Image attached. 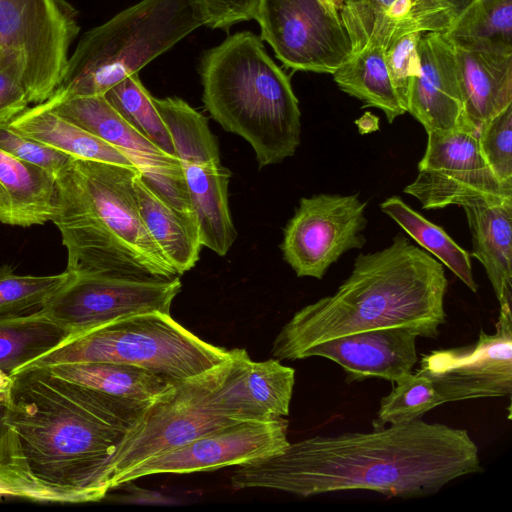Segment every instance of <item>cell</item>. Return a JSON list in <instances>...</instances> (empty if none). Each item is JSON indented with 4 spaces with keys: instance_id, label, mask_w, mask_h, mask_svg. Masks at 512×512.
I'll return each mask as SVG.
<instances>
[{
    "instance_id": "6da1fadb",
    "label": "cell",
    "mask_w": 512,
    "mask_h": 512,
    "mask_svg": "<svg viewBox=\"0 0 512 512\" xmlns=\"http://www.w3.org/2000/svg\"><path fill=\"white\" fill-rule=\"evenodd\" d=\"M482 470L467 430L418 418L289 443L281 453L238 466L230 480L236 490L268 488L300 497L369 490L416 498Z\"/></svg>"
},
{
    "instance_id": "7a4b0ae2",
    "label": "cell",
    "mask_w": 512,
    "mask_h": 512,
    "mask_svg": "<svg viewBox=\"0 0 512 512\" xmlns=\"http://www.w3.org/2000/svg\"><path fill=\"white\" fill-rule=\"evenodd\" d=\"M12 376L6 422L32 472L49 485L103 499L105 463L151 401L112 396L48 367H26Z\"/></svg>"
},
{
    "instance_id": "3957f363",
    "label": "cell",
    "mask_w": 512,
    "mask_h": 512,
    "mask_svg": "<svg viewBox=\"0 0 512 512\" xmlns=\"http://www.w3.org/2000/svg\"><path fill=\"white\" fill-rule=\"evenodd\" d=\"M447 288L443 264L399 233L386 248L359 254L334 294L298 310L276 336L271 354L300 360L316 344L387 327L437 338L446 322Z\"/></svg>"
},
{
    "instance_id": "277c9868",
    "label": "cell",
    "mask_w": 512,
    "mask_h": 512,
    "mask_svg": "<svg viewBox=\"0 0 512 512\" xmlns=\"http://www.w3.org/2000/svg\"><path fill=\"white\" fill-rule=\"evenodd\" d=\"M137 168L73 159L57 175L52 222L75 275L180 277L146 230L133 188Z\"/></svg>"
},
{
    "instance_id": "5b68a950",
    "label": "cell",
    "mask_w": 512,
    "mask_h": 512,
    "mask_svg": "<svg viewBox=\"0 0 512 512\" xmlns=\"http://www.w3.org/2000/svg\"><path fill=\"white\" fill-rule=\"evenodd\" d=\"M199 73L202 100L227 132L253 148L259 168L295 154L301 141V112L290 78L250 31L227 37L204 52Z\"/></svg>"
},
{
    "instance_id": "8992f818",
    "label": "cell",
    "mask_w": 512,
    "mask_h": 512,
    "mask_svg": "<svg viewBox=\"0 0 512 512\" xmlns=\"http://www.w3.org/2000/svg\"><path fill=\"white\" fill-rule=\"evenodd\" d=\"M202 25L192 0H141L81 37L60 83L40 105L105 95Z\"/></svg>"
},
{
    "instance_id": "52a82bcc",
    "label": "cell",
    "mask_w": 512,
    "mask_h": 512,
    "mask_svg": "<svg viewBox=\"0 0 512 512\" xmlns=\"http://www.w3.org/2000/svg\"><path fill=\"white\" fill-rule=\"evenodd\" d=\"M229 356L230 350L203 341L170 314L147 312L70 338L23 368L109 362L137 366L181 381L209 370Z\"/></svg>"
},
{
    "instance_id": "ba28073f",
    "label": "cell",
    "mask_w": 512,
    "mask_h": 512,
    "mask_svg": "<svg viewBox=\"0 0 512 512\" xmlns=\"http://www.w3.org/2000/svg\"><path fill=\"white\" fill-rule=\"evenodd\" d=\"M235 349L222 363L176 382L151 401L105 463L101 486L114 488L119 476L141 462L203 434L248 421L225 404L222 386L231 371Z\"/></svg>"
},
{
    "instance_id": "9c48e42d",
    "label": "cell",
    "mask_w": 512,
    "mask_h": 512,
    "mask_svg": "<svg viewBox=\"0 0 512 512\" xmlns=\"http://www.w3.org/2000/svg\"><path fill=\"white\" fill-rule=\"evenodd\" d=\"M79 30L76 11L66 0H0V47L21 51L30 103L52 95Z\"/></svg>"
},
{
    "instance_id": "30bf717a",
    "label": "cell",
    "mask_w": 512,
    "mask_h": 512,
    "mask_svg": "<svg viewBox=\"0 0 512 512\" xmlns=\"http://www.w3.org/2000/svg\"><path fill=\"white\" fill-rule=\"evenodd\" d=\"M181 287L180 277L73 274L41 311L66 330L70 339L131 315L170 314L172 302Z\"/></svg>"
},
{
    "instance_id": "8fae6325",
    "label": "cell",
    "mask_w": 512,
    "mask_h": 512,
    "mask_svg": "<svg viewBox=\"0 0 512 512\" xmlns=\"http://www.w3.org/2000/svg\"><path fill=\"white\" fill-rule=\"evenodd\" d=\"M427 135L418 175L404 189L423 209L512 200V185L494 175L480 152L477 129L429 131Z\"/></svg>"
},
{
    "instance_id": "7c38bea8",
    "label": "cell",
    "mask_w": 512,
    "mask_h": 512,
    "mask_svg": "<svg viewBox=\"0 0 512 512\" xmlns=\"http://www.w3.org/2000/svg\"><path fill=\"white\" fill-rule=\"evenodd\" d=\"M255 20L261 39L293 70L333 74L352 53L338 9L323 0H262Z\"/></svg>"
},
{
    "instance_id": "4fadbf2b",
    "label": "cell",
    "mask_w": 512,
    "mask_h": 512,
    "mask_svg": "<svg viewBox=\"0 0 512 512\" xmlns=\"http://www.w3.org/2000/svg\"><path fill=\"white\" fill-rule=\"evenodd\" d=\"M435 407L448 402L502 397L512 392L511 304L500 305L496 332L480 331L465 347L435 350L417 370Z\"/></svg>"
},
{
    "instance_id": "5bb4252c",
    "label": "cell",
    "mask_w": 512,
    "mask_h": 512,
    "mask_svg": "<svg viewBox=\"0 0 512 512\" xmlns=\"http://www.w3.org/2000/svg\"><path fill=\"white\" fill-rule=\"evenodd\" d=\"M367 203L357 194L303 197L284 228L283 258L298 277L322 279L351 249H361Z\"/></svg>"
},
{
    "instance_id": "9a60e30c",
    "label": "cell",
    "mask_w": 512,
    "mask_h": 512,
    "mask_svg": "<svg viewBox=\"0 0 512 512\" xmlns=\"http://www.w3.org/2000/svg\"><path fill=\"white\" fill-rule=\"evenodd\" d=\"M287 429L283 417L219 428L141 462L119 476L113 489L143 476L211 471L281 453L290 443Z\"/></svg>"
},
{
    "instance_id": "2e32d148",
    "label": "cell",
    "mask_w": 512,
    "mask_h": 512,
    "mask_svg": "<svg viewBox=\"0 0 512 512\" xmlns=\"http://www.w3.org/2000/svg\"><path fill=\"white\" fill-rule=\"evenodd\" d=\"M50 110L119 149L159 197L195 218L179 159L163 152L136 131L104 95L70 99Z\"/></svg>"
},
{
    "instance_id": "e0dca14e",
    "label": "cell",
    "mask_w": 512,
    "mask_h": 512,
    "mask_svg": "<svg viewBox=\"0 0 512 512\" xmlns=\"http://www.w3.org/2000/svg\"><path fill=\"white\" fill-rule=\"evenodd\" d=\"M417 332L405 327L371 329L336 337L306 349L300 356L327 358L339 364L347 381L380 378L398 383L418 360Z\"/></svg>"
},
{
    "instance_id": "ac0fdd59",
    "label": "cell",
    "mask_w": 512,
    "mask_h": 512,
    "mask_svg": "<svg viewBox=\"0 0 512 512\" xmlns=\"http://www.w3.org/2000/svg\"><path fill=\"white\" fill-rule=\"evenodd\" d=\"M418 53L420 72L411 86L407 112L426 132L475 128L465 117L452 41L442 32L421 34Z\"/></svg>"
},
{
    "instance_id": "d6986e66",
    "label": "cell",
    "mask_w": 512,
    "mask_h": 512,
    "mask_svg": "<svg viewBox=\"0 0 512 512\" xmlns=\"http://www.w3.org/2000/svg\"><path fill=\"white\" fill-rule=\"evenodd\" d=\"M338 12L352 47L386 49L410 33L447 32L455 14L443 0H342Z\"/></svg>"
},
{
    "instance_id": "ffe728a7",
    "label": "cell",
    "mask_w": 512,
    "mask_h": 512,
    "mask_svg": "<svg viewBox=\"0 0 512 512\" xmlns=\"http://www.w3.org/2000/svg\"><path fill=\"white\" fill-rule=\"evenodd\" d=\"M295 370L278 359L256 362L245 349H235V360L223 391L226 401L248 420H267L289 414Z\"/></svg>"
},
{
    "instance_id": "44dd1931",
    "label": "cell",
    "mask_w": 512,
    "mask_h": 512,
    "mask_svg": "<svg viewBox=\"0 0 512 512\" xmlns=\"http://www.w3.org/2000/svg\"><path fill=\"white\" fill-rule=\"evenodd\" d=\"M453 45L465 117L478 130L512 104V50Z\"/></svg>"
},
{
    "instance_id": "7402d4cb",
    "label": "cell",
    "mask_w": 512,
    "mask_h": 512,
    "mask_svg": "<svg viewBox=\"0 0 512 512\" xmlns=\"http://www.w3.org/2000/svg\"><path fill=\"white\" fill-rule=\"evenodd\" d=\"M180 163L201 244L224 256L237 237L228 204L231 173L220 159L198 158Z\"/></svg>"
},
{
    "instance_id": "603a6c76",
    "label": "cell",
    "mask_w": 512,
    "mask_h": 512,
    "mask_svg": "<svg viewBox=\"0 0 512 512\" xmlns=\"http://www.w3.org/2000/svg\"><path fill=\"white\" fill-rule=\"evenodd\" d=\"M57 178L0 149V222L30 227L52 221L58 208Z\"/></svg>"
},
{
    "instance_id": "cb8c5ba5",
    "label": "cell",
    "mask_w": 512,
    "mask_h": 512,
    "mask_svg": "<svg viewBox=\"0 0 512 512\" xmlns=\"http://www.w3.org/2000/svg\"><path fill=\"white\" fill-rule=\"evenodd\" d=\"M462 208L472 255L483 265L499 304H512V200H476Z\"/></svg>"
},
{
    "instance_id": "d4e9b609",
    "label": "cell",
    "mask_w": 512,
    "mask_h": 512,
    "mask_svg": "<svg viewBox=\"0 0 512 512\" xmlns=\"http://www.w3.org/2000/svg\"><path fill=\"white\" fill-rule=\"evenodd\" d=\"M134 195L142 222L153 241L181 276L199 259L201 241L196 219L159 197L138 173Z\"/></svg>"
},
{
    "instance_id": "484cf974",
    "label": "cell",
    "mask_w": 512,
    "mask_h": 512,
    "mask_svg": "<svg viewBox=\"0 0 512 512\" xmlns=\"http://www.w3.org/2000/svg\"><path fill=\"white\" fill-rule=\"evenodd\" d=\"M8 125L20 134L63 152L74 159L135 167L126 155L116 147L40 104L27 108L10 121Z\"/></svg>"
},
{
    "instance_id": "4316f807",
    "label": "cell",
    "mask_w": 512,
    "mask_h": 512,
    "mask_svg": "<svg viewBox=\"0 0 512 512\" xmlns=\"http://www.w3.org/2000/svg\"><path fill=\"white\" fill-rule=\"evenodd\" d=\"M332 75L342 91L361 100L364 107L381 110L389 123L406 113L391 84L385 49L380 45L353 46L349 58Z\"/></svg>"
},
{
    "instance_id": "83f0119b",
    "label": "cell",
    "mask_w": 512,
    "mask_h": 512,
    "mask_svg": "<svg viewBox=\"0 0 512 512\" xmlns=\"http://www.w3.org/2000/svg\"><path fill=\"white\" fill-rule=\"evenodd\" d=\"M48 368L77 384L137 401H152L178 382L144 368L109 362L66 363Z\"/></svg>"
},
{
    "instance_id": "f1b7e54d",
    "label": "cell",
    "mask_w": 512,
    "mask_h": 512,
    "mask_svg": "<svg viewBox=\"0 0 512 512\" xmlns=\"http://www.w3.org/2000/svg\"><path fill=\"white\" fill-rule=\"evenodd\" d=\"M68 338V332L41 310L0 317V370L12 375Z\"/></svg>"
},
{
    "instance_id": "f546056e",
    "label": "cell",
    "mask_w": 512,
    "mask_h": 512,
    "mask_svg": "<svg viewBox=\"0 0 512 512\" xmlns=\"http://www.w3.org/2000/svg\"><path fill=\"white\" fill-rule=\"evenodd\" d=\"M380 208L420 246L447 266L467 287L477 292L469 253L461 248L440 226L409 207L401 198L392 196Z\"/></svg>"
},
{
    "instance_id": "4dcf8cb0",
    "label": "cell",
    "mask_w": 512,
    "mask_h": 512,
    "mask_svg": "<svg viewBox=\"0 0 512 512\" xmlns=\"http://www.w3.org/2000/svg\"><path fill=\"white\" fill-rule=\"evenodd\" d=\"M13 496L40 502H94L84 492L63 489L40 480L31 470L12 428L0 438V497Z\"/></svg>"
},
{
    "instance_id": "1f68e13d",
    "label": "cell",
    "mask_w": 512,
    "mask_h": 512,
    "mask_svg": "<svg viewBox=\"0 0 512 512\" xmlns=\"http://www.w3.org/2000/svg\"><path fill=\"white\" fill-rule=\"evenodd\" d=\"M445 34L457 45L512 50V0H476Z\"/></svg>"
},
{
    "instance_id": "d6a6232c",
    "label": "cell",
    "mask_w": 512,
    "mask_h": 512,
    "mask_svg": "<svg viewBox=\"0 0 512 512\" xmlns=\"http://www.w3.org/2000/svg\"><path fill=\"white\" fill-rule=\"evenodd\" d=\"M104 96L136 131L163 152L175 156L170 133L155 107L153 96L141 82L139 73L117 83Z\"/></svg>"
},
{
    "instance_id": "836d02e7",
    "label": "cell",
    "mask_w": 512,
    "mask_h": 512,
    "mask_svg": "<svg viewBox=\"0 0 512 512\" xmlns=\"http://www.w3.org/2000/svg\"><path fill=\"white\" fill-rule=\"evenodd\" d=\"M72 276L66 270L56 275H19L8 265L0 266V317L42 310Z\"/></svg>"
},
{
    "instance_id": "e575fe53",
    "label": "cell",
    "mask_w": 512,
    "mask_h": 512,
    "mask_svg": "<svg viewBox=\"0 0 512 512\" xmlns=\"http://www.w3.org/2000/svg\"><path fill=\"white\" fill-rule=\"evenodd\" d=\"M478 143L494 175L512 185V104L481 125Z\"/></svg>"
},
{
    "instance_id": "d590c367",
    "label": "cell",
    "mask_w": 512,
    "mask_h": 512,
    "mask_svg": "<svg viewBox=\"0 0 512 512\" xmlns=\"http://www.w3.org/2000/svg\"><path fill=\"white\" fill-rule=\"evenodd\" d=\"M21 51L0 47V124H8L28 108Z\"/></svg>"
},
{
    "instance_id": "8d00e7d4",
    "label": "cell",
    "mask_w": 512,
    "mask_h": 512,
    "mask_svg": "<svg viewBox=\"0 0 512 512\" xmlns=\"http://www.w3.org/2000/svg\"><path fill=\"white\" fill-rule=\"evenodd\" d=\"M421 33L403 36L385 51L389 78L399 103L407 112L411 86L420 72L418 41Z\"/></svg>"
},
{
    "instance_id": "74e56055",
    "label": "cell",
    "mask_w": 512,
    "mask_h": 512,
    "mask_svg": "<svg viewBox=\"0 0 512 512\" xmlns=\"http://www.w3.org/2000/svg\"><path fill=\"white\" fill-rule=\"evenodd\" d=\"M0 149L57 175L74 159L71 156L0 124Z\"/></svg>"
},
{
    "instance_id": "f35d334b",
    "label": "cell",
    "mask_w": 512,
    "mask_h": 512,
    "mask_svg": "<svg viewBox=\"0 0 512 512\" xmlns=\"http://www.w3.org/2000/svg\"><path fill=\"white\" fill-rule=\"evenodd\" d=\"M204 25L228 30L242 21L256 19L262 0H192Z\"/></svg>"
},
{
    "instance_id": "ab89813d",
    "label": "cell",
    "mask_w": 512,
    "mask_h": 512,
    "mask_svg": "<svg viewBox=\"0 0 512 512\" xmlns=\"http://www.w3.org/2000/svg\"><path fill=\"white\" fill-rule=\"evenodd\" d=\"M13 384V376L0 370V402L6 406L9 404L11 399Z\"/></svg>"
},
{
    "instance_id": "60d3db41",
    "label": "cell",
    "mask_w": 512,
    "mask_h": 512,
    "mask_svg": "<svg viewBox=\"0 0 512 512\" xmlns=\"http://www.w3.org/2000/svg\"><path fill=\"white\" fill-rule=\"evenodd\" d=\"M453 10L455 17L464 12L476 0H443Z\"/></svg>"
},
{
    "instance_id": "b9f144b4",
    "label": "cell",
    "mask_w": 512,
    "mask_h": 512,
    "mask_svg": "<svg viewBox=\"0 0 512 512\" xmlns=\"http://www.w3.org/2000/svg\"><path fill=\"white\" fill-rule=\"evenodd\" d=\"M6 416H7V406L0 402V438L10 428L6 422Z\"/></svg>"
},
{
    "instance_id": "7bdbcfd3",
    "label": "cell",
    "mask_w": 512,
    "mask_h": 512,
    "mask_svg": "<svg viewBox=\"0 0 512 512\" xmlns=\"http://www.w3.org/2000/svg\"><path fill=\"white\" fill-rule=\"evenodd\" d=\"M323 1H324V2H326L327 4H329L330 6H332V7L336 8V9H338V8L336 7V5H335L331 0H323Z\"/></svg>"
},
{
    "instance_id": "ee69618b",
    "label": "cell",
    "mask_w": 512,
    "mask_h": 512,
    "mask_svg": "<svg viewBox=\"0 0 512 512\" xmlns=\"http://www.w3.org/2000/svg\"><path fill=\"white\" fill-rule=\"evenodd\" d=\"M338 8L342 0H331Z\"/></svg>"
}]
</instances>
